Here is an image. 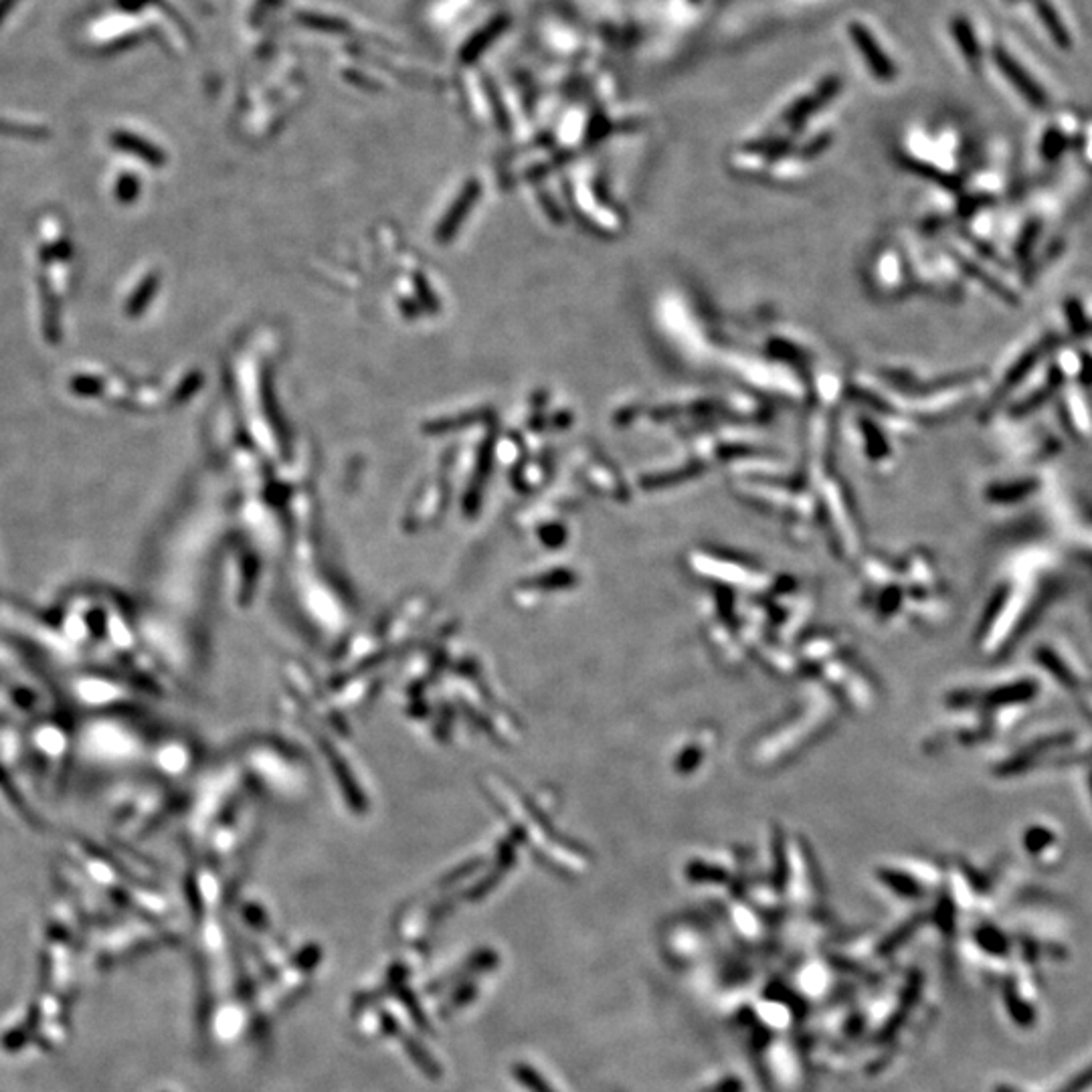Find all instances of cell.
I'll list each match as a JSON object with an SVG mask.
<instances>
[{"label": "cell", "mask_w": 1092, "mask_h": 1092, "mask_svg": "<svg viewBox=\"0 0 1092 1092\" xmlns=\"http://www.w3.org/2000/svg\"><path fill=\"white\" fill-rule=\"evenodd\" d=\"M994 59H996L997 67L1001 70V73H1004L1008 77V80L1013 84V87H1016L1018 92L1023 97H1026L1032 106H1035V108H1044L1046 106L1044 89L1032 80V77L1028 75V71L1023 70V67L1016 59H1013L1006 49L996 47L994 49Z\"/></svg>", "instance_id": "6da1fadb"}, {"label": "cell", "mask_w": 1092, "mask_h": 1092, "mask_svg": "<svg viewBox=\"0 0 1092 1092\" xmlns=\"http://www.w3.org/2000/svg\"><path fill=\"white\" fill-rule=\"evenodd\" d=\"M850 35H852V41L855 43V47L862 51L866 63H868V67L874 71L878 80H882V82L893 80L894 65L891 59L886 58V53L880 49V45H878L876 39L870 35V31L866 29L862 22H852Z\"/></svg>", "instance_id": "7a4b0ae2"}, {"label": "cell", "mask_w": 1092, "mask_h": 1092, "mask_svg": "<svg viewBox=\"0 0 1092 1092\" xmlns=\"http://www.w3.org/2000/svg\"><path fill=\"white\" fill-rule=\"evenodd\" d=\"M1034 6H1035V13H1038L1040 20L1044 22L1046 31L1050 32V37L1054 39L1058 47H1062V49L1071 47V32H1068L1060 15L1056 13L1054 6L1048 3V0H1034Z\"/></svg>", "instance_id": "3957f363"}, {"label": "cell", "mask_w": 1092, "mask_h": 1092, "mask_svg": "<svg viewBox=\"0 0 1092 1092\" xmlns=\"http://www.w3.org/2000/svg\"><path fill=\"white\" fill-rule=\"evenodd\" d=\"M951 32L953 37L959 43V49L965 55V59L970 61L971 65H977L979 59H982V49H979V43L977 37L973 32V27L970 25V20L963 19V17H957L951 20Z\"/></svg>", "instance_id": "277c9868"}]
</instances>
